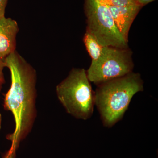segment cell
Masks as SVG:
<instances>
[{
    "instance_id": "9",
    "label": "cell",
    "mask_w": 158,
    "mask_h": 158,
    "mask_svg": "<svg viewBox=\"0 0 158 158\" xmlns=\"http://www.w3.org/2000/svg\"><path fill=\"white\" fill-rule=\"evenodd\" d=\"M6 67V64L4 62V59L0 58V91L2 90L3 85L5 83V78H4L3 70L4 68Z\"/></svg>"
},
{
    "instance_id": "12",
    "label": "cell",
    "mask_w": 158,
    "mask_h": 158,
    "mask_svg": "<svg viewBox=\"0 0 158 158\" xmlns=\"http://www.w3.org/2000/svg\"><path fill=\"white\" fill-rule=\"evenodd\" d=\"M137 2H138L139 4H141V6H144V5H146L154 0H137Z\"/></svg>"
},
{
    "instance_id": "13",
    "label": "cell",
    "mask_w": 158,
    "mask_h": 158,
    "mask_svg": "<svg viewBox=\"0 0 158 158\" xmlns=\"http://www.w3.org/2000/svg\"><path fill=\"white\" fill-rule=\"evenodd\" d=\"M2 115H1V113H0V130H1V126H2Z\"/></svg>"
},
{
    "instance_id": "11",
    "label": "cell",
    "mask_w": 158,
    "mask_h": 158,
    "mask_svg": "<svg viewBox=\"0 0 158 158\" xmlns=\"http://www.w3.org/2000/svg\"><path fill=\"white\" fill-rule=\"evenodd\" d=\"M16 151V149L11 147L10 149L4 156V158H15Z\"/></svg>"
},
{
    "instance_id": "5",
    "label": "cell",
    "mask_w": 158,
    "mask_h": 158,
    "mask_svg": "<svg viewBox=\"0 0 158 158\" xmlns=\"http://www.w3.org/2000/svg\"><path fill=\"white\" fill-rule=\"evenodd\" d=\"M132 52L128 48L105 47L100 58L91 64L87 72L90 82L98 85L132 72Z\"/></svg>"
},
{
    "instance_id": "8",
    "label": "cell",
    "mask_w": 158,
    "mask_h": 158,
    "mask_svg": "<svg viewBox=\"0 0 158 158\" xmlns=\"http://www.w3.org/2000/svg\"><path fill=\"white\" fill-rule=\"evenodd\" d=\"M83 40L92 62L98 60L102 55L105 46L102 45L95 37L87 31Z\"/></svg>"
},
{
    "instance_id": "1",
    "label": "cell",
    "mask_w": 158,
    "mask_h": 158,
    "mask_svg": "<svg viewBox=\"0 0 158 158\" xmlns=\"http://www.w3.org/2000/svg\"><path fill=\"white\" fill-rule=\"evenodd\" d=\"M11 73V85L5 94L4 107L14 116L15 129L6 137L17 150L31 132L37 116V73L33 66L16 51L4 59Z\"/></svg>"
},
{
    "instance_id": "3",
    "label": "cell",
    "mask_w": 158,
    "mask_h": 158,
    "mask_svg": "<svg viewBox=\"0 0 158 158\" xmlns=\"http://www.w3.org/2000/svg\"><path fill=\"white\" fill-rule=\"evenodd\" d=\"M58 99L66 112L78 119L87 120L92 116L94 92L84 69L73 68L56 88Z\"/></svg>"
},
{
    "instance_id": "7",
    "label": "cell",
    "mask_w": 158,
    "mask_h": 158,
    "mask_svg": "<svg viewBox=\"0 0 158 158\" xmlns=\"http://www.w3.org/2000/svg\"><path fill=\"white\" fill-rule=\"evenodd\" d=\"M106 6L110 9L118 31L128 43L130 28L142 6L118 7Z\"/></svg>"
},
{
    "instance_id": "10",
    "label": "cell",
    "mask_w": 158,
    "mask_h": 158,
    "mask_svg": "<svg viewBox=\"0 0 158 158\" xmlns=\"http://www.w3.org/2000/svg\"><path fill=\"white\" fill-rule=\"evenodd\" d=\"M9 0H0V20L5 17V11Z\"/></svg>"
},
{
    "instance_id": "6",
    "label": "cell",
    "mask_w": 158,
    "mask_h": 158,
    "mask_svg": "<svg viewBox=\"0 0 158 158\" xmlns=\"http://www.w3.org/2000/svg\"><path fill=\"white\" fill-rule=\"evenodd\" d=\"M19 28L16 21L10 18L0 20V58L4 59L16 50Z\"/></svg>"
},
{
    "instance_id": "4",
    "label": "cell",
    "mask_w": 158,
    "mask_h": 158,
    "mask_svg": "<svg viewBox=\"0 0 158 158\" xmlns=\"http://www.w3.org/2000/svg\"><path fill=\"white\" fill-rule=\"evenodd\" d=\"M86 31L104 46L128 48L127 42L118 31L109 8L98 0H86Z\"/></svg>"
},
{
    "instance_id": "2",
    "label": "cell",
    "mask_w": 158,
    "mask_h": 158,
    "mask_svg": "<svg viewBox=\"0 0 158 158\" xmlns=\"http://www.w3.org/2000/svg\"><path fill=\"white\" fill-rule=\"evenodd\" d=\"M143 90L141 76L133 72L98 85L94 104L104 126L112 127L121 120L133 96Z\"/></svg>"
}]
</instances>
